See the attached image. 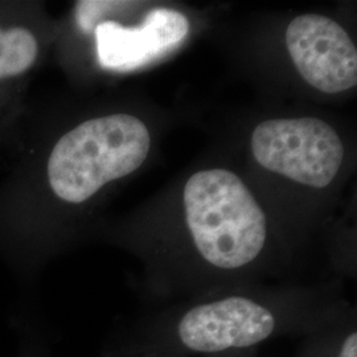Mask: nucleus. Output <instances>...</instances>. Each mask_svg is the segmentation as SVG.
I'll use <instances>...</instances> for the list:
<instances>
[{"mask_svg":"<svg viewBox=\"0 0 357 357\" xmlns=\"http://www.w3.org/2000/svg\"><path fill=\"white\" fill-rule=\"evenodd\" d=\"M332 314L293 311L248 295H227L149 320L137 357L238 354L282 336H303L335 323Z\"/></svg>","mask_w":357,"mask_h":357,"instance_id":"obj_1","label":"nucleus"},{"mask_svg":"<svg viewBox=\"0 0 357 357\" xmlns=\"http://www.w3.org/2000/svg\"><path fill=\"white\" fill-rule=\"evenodd\" d=\"M185 221L200 258L217 270L249 266L268 241V220L241 178L227 169L192 175L184 188Z\"/></svg>","mask_w":357,"mask_h":357,"instance_id":"obj_2","label":"nucleus"},{"mask_svg":"<svg viewBox=\"0 0 357 357\" xmlns=\"http://www.w3.org/2000/svg\"><path fill=\"white\" fill-rule=\"evenodd\" d=\"M151 147L141 119L113 114L90 119L66 132L48 160L53 192L64 202H86L105 184L137 171Z\"/></svg>","mask_w":357,"mask_h":357,"instance_id":"obj_3","label":"nucleus"},{"mask_svg":"<svg viewBox=\"0 0 357 357\" xmlns=\"http://www.w3.org/2000/svg\"><path fill=\"white\" fill-rule=\"evenodd\" d=\"M252 150L264 168L312 188L331 184L344 158L337 132L317 118L262 122L252 135Z\"/></svg>","mask_w":357,"mask_h":357,"instance_id":"obj_4","label":"nucleus"},{"mask_svg":"<svg viewBox=\"0 0 357 357\" xmlns=\"http://www.w3.org/2000/svg\"><path fill=\"white\" fill-rule=\"evenodd\" d=\"M286 44L298 72L315 89L335 94L356 86L355 44L330 17H295L287 26Z\"/></svg>","mask_w":357,"mask_h":357,"instance_id":"obj_5","label":"nucleus"},{"mask_svg":"<svg viewBox=\"0 0 357 357\" xmlns=\"http://www.w3.org/2000/svg\"><path fill=\"white\" fill-rule=\"evenodd\" d=\"M98 61L105 69L131 72L176 50L190 32L188 19L175 10L153 8L138 26L103 22L96 26Z\"/></svg>","mask_w":357,"mask_h":357,"instance_id":"obj_6","label":"nucleus"},{"mask_svg":"<svg viewBox=\"0 0 357 357\" xmlns=\"http://www.w3.org/2000/svg\"><path fill=\"white\" fill-rule=\"evenodd\" d=\"M296 357H357V326L342 318L305 337Z\"/></svg>","mask_w":357,"mask_h":357,"instance_id":"obj_7","label":"nucleus"},{"mask_svg":"<svg viewBox=\"0 0 357 357\" xmlns=\"http://www.w3.org/2000/svg\"><path fill=\"white\" fill-rule=\"evenodd\" d=\"M36 56L38 41L28 29L0 26V78L24 73L33 65Z\"/></svg>","mask_w":357,"mask_h":357,"instance_id":"obj_8","label":"nucleus"},{"mask_svg":"<svg viewBox=\"0 0 357 357\" xmlns=\"http://www.w3.org/2000/svg\"><path fill=\"white\" fill-rule=\"evenodd\" d=\"M126 3L119 1H79L77 6V20L82 29L89 32L96 29V20L106 11L122 7Z\"/></svg>","mask_w":357,"mask_h":357,"instance_id":"obj_9","label":"nucleus"},{"mask_svg":"<svg viewBox=\"0 0 357 357\" xmlns=\"http://www.w3.org/2000/svg\"><path fill=\"white\" fill-rule=\"evenodd\" d=\"M209 357H243L238 356L237 354H230V355H221V356H209Z\"/></svg>","mask_w":357,"mask_h":357,"instance_id":"obj_10","label":"nucleus"}]
</instances>
